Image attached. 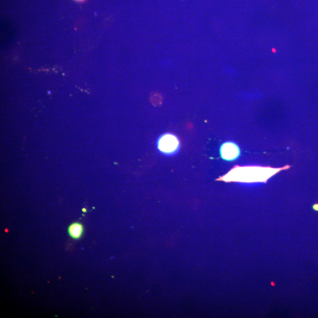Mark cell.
<instances>
[{"label": "cell", "mask_w": 318, "mask_h": 318, "mask_svg": "<svg viewBox=\"0 0 318 318\" xmlns=\"http://www.w3.org/2000/svg\"><path fill=\"white\" fill-rule=\"evenodd\" d=\"M290 166L283 168H272L259 166H236L220 180L227 181H240V182H266L269 178L283 170L288 169Z\"/></svg>", "instance_id": "1"}, {"label": "cell", "mask_w": 318, "mask_h": 318, "mask_svg": "<svg viewBox=\"0 0 318 318\" xmlns=\"http://www.w3.org/2000/svg\"><path fill=\"white\" fill-rule=\"evenodd\" d=\"M313 209L315 211H318V204H316L313 206Z\"/></svg>", "instance_id": "5"}, {"label": "cell", "mask_w": 318, "mask_h": 318, "mask_svg": "<svg viewBox=\"0 0 318 318\" xmlns=\"http://www.w3.org/2000/svg\"><path fill=\"white\" fill-rule=\"evenodd\" d=\"M220 154L223 159L233 161L237 159L241 154L240 148L237 144L228 141L224 143L220 148Z\"/></svg>", "instance_id": "3"}, {"label": "cell", "mask_w": 318, "mask_h": 318, "mask_svg": "<svg viewBox=\"0 0 318 318\" xmlns=\"http://www.w3.org/2000/svg\"><path fill=\"white\" fill-rule=\"evenodd\" d=\"M178 139L175 136L165 135L160 138L158 147L160 151L165 153H172L177 151L178 148Z\"/></svg>", "instance_id": "2"}, {"label": "cell", "mask_w": 318, "mask_h": 318, "mask_svg": "<svg viewBox=\"0 0 318 318\" xmlns=\"http://www.w3.org/2000/svg\"><path fill=\"white\" fill-rule=\"evenodd\" d=\"M82 211L83 212H86L87 211H86V209H83Z\"/></svg>", "instance_id": "7"}, {"label": "cell", "mask_w": 318, "mask_h": 318, "mask_svg": "<svg viewBox=\"0 0 318 318\" xmlns=\"http://www.w3.org/2000/svg\"><path fill=\"white\" fill-rule=\"evenodd\" d=\"M75 1L79 2H83L86 1V0H75Z\"/></svg>", "instance_id": "6"}, {"label": "cell", "mask_w": 318, "mask_h": 318, "mask_svg": "<svg viewBox=\"0 0 318 318\" xmlns=\"http://www.w3.org/2000/svg\"><path fill=\"white\" fill-rule=\"evenodd\" d=\"M83 226L78 222L72 223L68 228L69 235L74 239H80L83 235Z\"/></svg>", "instance_id": "4"}]
</instances>
